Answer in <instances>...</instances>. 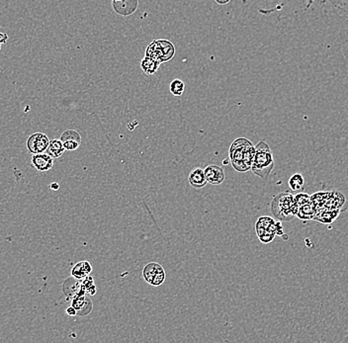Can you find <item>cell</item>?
I'll return each instance as SVG.
<instances>
[{"instance_id": "obj_1", "label": "cell", "mask_w": 348, "mask_h": 343, "mask_svg": "<svg viewBox=\"0 0 348 343\" xmlns=\"http://www.w3.org/2000/svg\"><path fill=\"white\" fill-rule=\"evenodd\" d=\"M255 154V147L246 138L236 139L230 148V160L232 167L238 172H247L252 169Z\"/></svg>"}, {"instance_id": "obj_2", "label": "cell", "mask_w": 348, "mask_h": 343, "mask_svg": "<svg viewBox=\"0 0 348 343\" xmlns=\"http://www.w3.org/2000/svg\"><path fill=\"white\" fill-rule=\"evenodd\" d=\"M274 168V156L269 146L265 142H259L255 146V154L252 170L259 178L266 180Z\"/></svg>"}, {"instance_id": "obj_3", "label": "cell", "mask_w": 348, "mask_h": 343, "mask_svg": "<svg viewBox=\"0 0 348 343\" xmlns=\"http://www.w3.org/2000/svg\"><path fill=\"white\" fill-rule=\"evenodd\" d=\"M271 211L274 217L280 221H292L295 217H297L298 213L295 194L283 192L276 195L271 203Z\"/></svg>"}, {"instance_id": "obj_4", "label": "cell", "mask_w": 348, "mask_h": 343, "mask_svg": "<svg viewBox=\"0 0 348 343\" xmlns=\"http://www.w3.org/2000/svg\"><path fill=\"white\" fill-rule=\"evenodd\" d=\"M255 230L259 241L262 244H270L276 235H283V228L280 222H276L274 219L267 216L260 217L256 224Z\"/></svg>"}, {"instance_id": "obj_5", "label": "cell", "mask_w": 348, "mask_h": 343, "mask_svg": "<svg viewBox=\"0 0 348 343\" xmlns=\"http://www.w3.org/2000/svg\"><path fill=\"white\" fill-rule=\"evenodd\" d=\"M175 55L173 44L167 40H156L147 48L146 56L152 57L159 63L169 61Z\"/></svg>"}, {"instance_id": "obj_6", "label": "cell", "mask_w": 348, "mask_h": 343, "mask_svg": "<svg viewBox=\"0 0 348 343\" xmlns=\"http://www.w3.org/2000/svg\"><path fill=\"white\" fill-rule=\"evenodd\" d=\"M295 200L298 207L297 217L304 222L314 220L316 216V209L310 201V196L306 193L298 192L295 194Z\"/></svg>"}, {"instance_id": "obj_7", "label": "cell", "mask_w": 348, "mask_h": 343, "mask_svg": "<svg viewBox=\"0 0 348 343\" xmlns=\"http://www.w3.org/2000/svg\"><path fill=\"white\" fill-rule=\"evenodd\" d=\"M143 276L146 282H148L152 286H160L165 281V271L163 267L156 262H151L147 264L144 268Z\"/></svg>"}, {"instance_id": "obj_8", "label": "cell", "mask_w": 348, "mask_h": 343, "mask_svg": "<svg viewBox=\"0 0 348 343\" xmlns=\"http://www.w3.org/2000/svg\"><path fill=\"white\" fill-rule=\"evenodd\" d=\"M49 144L50 140L45 133H33L27 141V148L32 154L43 153L47 151Z\"/></svg>"}, {"instance_id": "obj_9", "label": "cell", "mask_w": 348, "mask_h": 343, "mask_svg": "<svg viewBox=\"0 0 348 343\" xmlns=\"http://www.w3.org/2000/svg\"><path fill=\"white\" fill-rule=\"evenodd\" d=\"M113 8L118 14L129 16L135 13L138 7V0H113Z\"/></svg>"}, {"instance_id": "obj_10", "label": "cell", "mask_w": 348, "mask_h": 343, "mask_svg": "<svg viewBox=\"0 0 348 343\" xmlns=\"http://www.w3.org/2000/svg\"><path fill=\"white\" fill-rule=\"evenodd\" d=\"M32 164L38 172H49L54 166V158L47 153L33 154Z\"/></svg>"}, {"instance_id": "obj_11", "label": "cell", "mask_w": 348, "mask_h": 343, "mask_svg": "<svg viewBox=\"0 0 348 343\" xmlns=\"http://www.w3.org/2000/svg\"><path fill=\"white\" fill-rule=\"evenodd\" d=\"M60 141L62 142L65 151H76L81 145V136L75 130H67L61 134Z\"/></svg>"}, {"instance_id": "obj_12", "label": "cell", "mask_w": 348, "mask_h": 343, "mask_svg": "<svg viewBox=\"0 0 348 343\" xmlns=\"http://www.w3.org/2000/svg\"><path fill=\"white\" fill-rule=\"evenodd\" d=\"M205 176L208 183L212 185H220L225 181V172L218 165H209L205 169Z\"/></svg>"}, {"instance_id": "obj_13", "label": "cell", "mask_w": 348, "mask_h": 343, "mask_svg": "<svg viewBox=\"0 0 348 343\" xmlns=\"http://www.w3.org/2000/svg\"><path fill=\"white\" fill-rule=\"evenodd\" d=\"M339 214H340V210H333V209L324 207L323 209L316 213L314 221H317L325 225H331L337 219Z\"/></svg>"}, {"instance_id": "obj_14", "label": "cell", "mask_w": 348, "mask_h": 343, "mask_svg": "<svg viewBox=\"0 0 348 343\" xmlns=\"http://www.w3.org/2000/svg\"><path fill=\"white\" fill-rule=\"evenodd\" d=\"M345 201L346 199L342 193L338 191H329L325 207L333 210H340L345 204Z\"/></svg>"}, {"instance_id": "obj_15", "label": "cell", "mask_w": 348, "mask_h": 343, "mask_svg": "<svg viewBox=\"0 0 348 343\" xmlns=\"http://www.w3.org/2000/svg\"><path fill=\"white\" fill-rule=\"evenodd\" d=\"M188 181L190 183V185L196 188V189H201L203 187H205L208 183L206 176H205V172L202 168L196 167L193 168L191 172L189 173L188 176Z\"/></svg>"}, {"instance_id": "obj_16", "label": "cell", "mask_w": 348, "mask_h": 343, "mask_svg": "<svg viewBox=\"0 0 348 343\" xmlns=\"http://www.w3.org/2000/svg\"><path fill=\"white\" fill-rule=\"evenodd\" d=\"M73 306L78 311V315H81V312H83L82 315H87L92 310V304L85 295L76 296L73 300Z\"/></svg>"}, {"instance_id": "obj_17", "label": "cell", "mask_w": 348, "mask_h": 343, "mask_svg": "<svg viewBox=\"0 0 348 343\" xmlns=\"http://www.w3.org/2000/svg\"><path fill=\"white\" fill-rule=\"evenodd\" d=\"M91 271H92V267L88 261H81V262H78V264L73 268L72 275L75 279L81 281L87 276H89Z\"/></svg>"}, {"instance_id": "obj_18", "label": "cell", "mask_w": 348, "mask_h": 343, "mask_svg": "<svg viewBox=\"0 0 348 343\" xmlns=\"http://www.w3.org/2000/svg\"><path fill=\"white\" fill-rule=\"evenodd\" d=\"M160 64L161 63H159L158 61H156L154 58L146 56V57L143 58V60L141 62V67H142L143 72L146 75L153 76L157 72V70H158Z\"/></svg>"}, {"instance_id": "obj_19", "label": "cell", "mask_w": 348, "mask_h": 343, "mask_svg": "<svg viewBox=\"0 0 348 343\" xmlns=\"http://www.w3.org/2000/svg\"><path fill=\"white\" fill-rule=\"evenodd\" d=\"M64 151H65V149H64L62 142L60 140L55 139V140L50 141V144L48 146L46 153H48L49 155H51L53 158H58L63 154Z\"/></svg>"}, {"instance_id": "obj_20", "label": "cell", "mask_w": 348, "mask_h": 343, "mask_svg": "<svg viewBox=\"0 0 348 343\" xmlns=\"http://www.w3.org/2000/svg\"><path fill=\"white\" fill-rule=\"evenodd\" d=\"M289 187L293 192H302L305 188V179L304 176L300 173L293 174L288 181Z\"/></svg>"}, {"instance_id": "obj_21", "label": "cell", "mask_w": 348, "mask_h": 343, "mask_svg": "<svg viewBox=\"0 0 348 343\" xmlns=\"http://www.w3.org/2000/svg\"><path fill=\"white\" fill-rule=\"evenodd\" d=\"M328 195H329V191L328 192H318V193H315L314 195L310 196V201H311V203L316 209V213L325 207Z\"/></svg>"}, {"instance_id": "obj_22", "label": "cell", "mask_w": 348, "mask_h": 343, "mask_svg": "<svg viewBox=\"0 0 348 343\" xmlns=\"http://www.w3.org/2000/svg\"><path fill=\"white\" fill-rule=\"evenodd\" d=\"M184 82L181 79H174L173 81L170 83L169 89L171 94L174 96H181L184 91Z\"/></svg>"}, {"instance_id": "obj_23", "label": "cell", "mask_w": 348, "mask_h": 343, "mask_svg": "<svg viewBox=\"0 0 348 343\" xmlns=\"http://www.w3.org/2000/svg\"><path fill=\"white\" fill-rule=\"evenodd\" d=\"M81 282V287L82 289L85 291V293H89L90 295H95L96 293V287L94 285L93 282V278L90 276H87L86 278H84L83 280L80 281Z\"/></svg>"}, {"instance_id": "obj_24", "label": "cell", "mask_w": 348, "mask_h": 343, "mask_svg": "<svg viewBox=\"0 0 348 343\" xmlns=\"http://www.w3.org/2000/svg\"><path fill=\"white\" fill-rule=\"evenodd\" d=\"M66 314H67L68 316H71V317H75V316L78 315V311L72 305V306H69V307L66 308Z\"/></svg>"}, {"instance_id": "obj_25", "label": "cell", "mask_w": 348, "mask_h": 343, "mask_svg": "<svg viewBox=\"0 0 348 343\" xmlns=\"http://www.w3.org/2000/svg\"><path fill=\"white\" fill-rule=\"evenodd\" d=\"M51 189H53V190H58V188H59V185H58V183H56V182H54V183H52L51 184Z\"/></svg>"}, {"instance_id": "obj_26", "label": "cell", "mask_w": 348, "mask_h": 343, "mask_svg": "<svg viewBox=\"0 0 348 343\" xmlns=\"http://www.w3.org/2000/svg\"><path fill=\"white\" fill-rule=\"evenodd\" d=\"M231 0H216V2L218 3V4H220V5H225V4H227V3H229Z\"/></svg>"}, {"instance_id": "obj_27", "label": "cell", "mask_w": 348, "mask_h": 343, "mask_svg": "<svg viewBox=\"0 0 348 343\" xmlns=\"http://www.w3.org/2000/svg\"><path fill=\"white\" fill-rule=\"evenodd\" d=\"M309 4H310V3H311V0H309Z\"/></svg>"}]
</instances>
